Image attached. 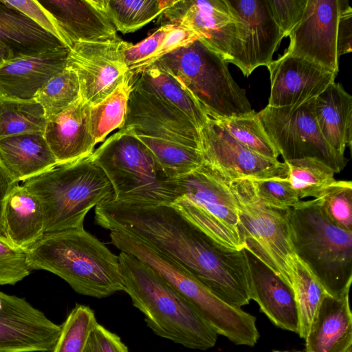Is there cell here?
<instances>
[{"mask_svg": "<svg viewBox=\"0 0 352 352\" xmlns=\"http://www.w3.org/2000/svg\"><path fill=\"white\" fill-rule=\"evenodd\" d=\"M352 41V9L347 1H342L338 28V56L350 53Z\"/></svg>", "mask_w": 352, "mask_h": 352, "instance_id": "7dc6e473", "label": "cell"}, {"mask_svg": "<svg viewBox=\"0 0 352 352\" xmlns=\"http://www.w3.org/2000/svg\"><path fill=\"white\" fill-rule=\"evenodd\" d=\"M80 98L78 76L67 65L38 91L34 99L41 105L49 120L63 112Z\"/></svg>", "mask_w": 352, "mask_h": 352, "instance_id": "e575fe53", "label": "cell"}, {"mask_svg": "<svg viewBox=\"0 0 352 352\" xmlns=\"http://www.w3.org/2000/svg\"><path fill=\"white\" fill-rule=\"evenodd\" d=\"M173 76L214 120L239 117L254 110L227 63L199 39L155 62Z\"/></svg>", "mask_w": 352, "mask_h": 352, "instance_id": "ba28073f", "label": "cell"}, {"mask_svg": "<svg viewBox=\"0 0 352 352\" xmlns=\"http://www.w3.org/2000/svg\"><path fill=\"white\" fill-rule=\"evenodd\" d=\"M95 219L104 228L124 231L153 247L226 302H234L246 289L245 250L219 244L172 204L111 199L95 207Z\"/></svg>", "mask_w": 352, "mask_h": 352, "instance_id": "6da1fadb", "label": "cell"}, {"mask_svg": "<svg viewBox=\"0 0 352 352\" xmlns=\"http://www.w3.org/2000/svg\"><path fill=\"white\" fill-rule=\"evenodd\" d=\"M0 162L16 183L24 182L57 165L43 132L0 139Z\"/></svg>", "mask_w": 352, "mask_h": 352, "instance_id": "d4e9b609", "label": "cell"}, {"mask_svg": "<svg viewBox=\"0 0 352 352\" xmlns=\"http://www.w3.org/2000/svg\"><path fill=\"white\" fill-rule=\"evenodd\" d=\"M173 25L164 24L143 41L135 45L131 43L124 50V60L129 71L136 74L153 63L166 35Z\"/></svg>", "mask_w": 352, "mask_h": 352, "instance_id": "60d3db41", "label": "cell"}, {"mask_svg": "<svg viewBox=\"0 0 352 352\" xmlns=\"http://www.w3.org/2000/svg\"><path fill=\"white\" fill-rule=\"evenodd\" d=\"M82 352H129L116 334L97 324L90 331Z\"/></svg>", "mask_w": 352, "mask_h": 352, "instance_id": "ee69618b", "label": "cell"}, {"mask_svg": "<svg viewBox=\"0 0 352 352\" xmlns=\"http://www.w3.org/2000/svg\"><path fill=\"white\" fill-rule=\"evenodd\" d=\"M294 252L327 294L349 295L352 281V231L333 223L318 199L286 210Z\"/></svg>", "mask_w": 352, "mask_h": 352, "instance_id": "277c9868", "label": "cell"}, {"mask_svg": "<svg viewBox=\"0 0 352 352\" xmlns=\"http://www.w3.org/2000/svg\"><path fill=\"white\" fill-rule=\"evenodd\" d=\"M12 58H14L12 52L0 41V65Z\"/></svg>", "mask_w": 352, "mask_h": 352, "instance_id": "681fc988", "label": "cell"}, {"mask_svg": "<svg viewBox=\"0 0 352 352\" xmlns=\"http://www.w3.org/2000/svg\"><path fill=\"white\" fill-rule=\"evenodd\" d=\"M284 162L287 166V179L300 200L318 198L336 180L335 170L318 158L290 160Z\"/></svg>", "mask_w": 352, "mask_h": 352, "instance_id": "d6a6232c", "label": "cell"}, {"mask_svg": "<svg viewBox=\"0 0 352 352\" xmlns=\"http://www.w3.org/2000/svg\"><path fill=\"white\" fill-rule=\"evenodd\" d=\"M263 129L284 161L318 158L336 173L346 166L345 157L336 154L327 143L315 116V98L282 107L267 105L258 113Z\"/></svg>", "mask_w": 352, "mask_h": 352, "instance_id": "8fae6325", "label": "cell"}, {"mask_svg": "<svg viewBox=\"0 0 352 352\" xmlns=\"http://www.w3.org/2000/svg\"><path fill=\"white\" fill-rule=\"evenodd\" d=\"M271 91L268 106L282 107L316 98L337 74L304 58L284 53L267 67Z\"/></svg>", "mask_w": 352, "mask_h": 352, "instance_id": "d6986e66", "label": "cell"}, {"mask_svg": "<svg viewBox=\"0 0 352 352\" xmlns=\"http://www.w3.org/2000/svg\"><path fill=\"white\" fill-rule=\"evenodd\" d=\"M342 0H307L303 16L289 33L285 53L298 56L338 74V21Z\"/></svg>", "mask_w": 352, "mask_h": 352, "instance_id": "9a60e30c", "label": "cell"}, {"mask_svg": "<svg viewBox=\"0 0 352 352\" xmlns=\"http://www.w3.org/2000/svg\"><path fill=\"white\" fill-rule=\"evenodd\" d=\"M118 260L124 292L157 336L192 349L205 351L215 345L218 334L154 270L123 252Z\"/></svg>", "mask_w": 352, "mask_h": 352, "instance_id": "3957f363", "label": "cell"}, {"mask_svg": "<svg viewBox=\"0 0 352 352\" xmlns=\"http://www.w3.org/2000/svg\"><path fill=\"white\" fill-rule=\"evenodd\" d=\"M130 44L118 36L104 42H78L70 48L67 66L76 73L80 98L90 106L104 100L129 72L123 51Z\"/></svg>", "mask_w": 352, "mask_h": 352, "instance_id": "5bb4252c", "label": "cell"}, {"mask_svg": "<svg viewBox=\"0 0 352 352\" xmlns=\"http://www.w3.org/2000/svg\"><path fill=\"white\" fill-rule=\"evenodd\" d=\"M199 134L204 161L222 172L254 179L287 177L285 162L252 151L214 119L210 118Z\"/></svg>", "mask_w": 352, "mask_h": 352, "instance_id": "e0dca14e", "label": "cell"}, {"mask_svg": "<svg viewBox=\"0 0 352 352\" xmlns=\"http://www.w3.org/2000/svg\"><path fill=\"white\" fill-rule=\"evenodd\" d=\"M299 313V333L305 339L315 312L326 294L307 266L298 257L291 279Z\"/></svg>", "mask_w": 352, "mask_h": 352, "instance_id": "d590c367", "label": "cell"}, {"mask_svg": "<svg viewBox=\"0 0 352 352\" xmlns=\"http://www.w3.org/2000/svg\"><path fill=\"white\" fill-rule=\"evenodd\" d=\"M30 270L25 250L0 239V285H15Z\"/></svg>", "mask_w": 352, "mask_h": 352, "instance_id": "b9f144b4", "label": "cell"}, {"mask_svg": "<svg viewBox=\"0 0 352 352\" xmlns=\"http://www.w3.org/2000/svg\"><path fill=\"white\" fill-rule=\"evenodd\" d=\"M90 157L108 177L114 201L173 204L182 197L177 180L129 128L108 138Z\"/></svg>", "mask_w": 352, "mask_h": 352, "instance_id": "52a82bcc", "label": "cell"}, {"mask_svg": "<svg viewBox=\"0 0 352 352\" xmlns=\"http://www.w3.org/2000/svg\"><path fill=\"white\" fill-rule=\"evenodd\" d=\"M272 352H289V351H274ZM300 352V351H299Z\"/></svg>", "mask_w": 352, "mask_h": 352, "instance_id": "f907efd6", "label": "cell"}, {"mask_svg": "<svg viewBox=\"0 0 352 352\" xmlns=\"http://www.w3.org/2000/svg\"><path fill=\"white\" fill-rule=\"evenodd\" d=\"M237 20L234 43L227 63L249 76L259 66L267 67L285 37L274 20L268 0H226Z\"/></svg>", "mask_w": 352, "mask_h": 352, "instance_id": "7c38bea8", "label": "cell"}, {"mask_svg": "<svg viewBox=\"0 0 352 352\" xmlns=\"http://www.w3.org/2000/svg\"><path fill=\"white\" fill-rule=\"evenodd\" d=\"M90 104L81 98L47 120L43 132L57 164L89 157L96 145L89 124Z\"/></svg>", "mask_w": 352, "mask_h": 352, "instance_id": "603a6c76", "label": "cell"}, {"mask_svg": "<svg viewBox=\"0 0 352 352\" xmlns=\"http://www.w3.org/2000/svg\"><path fill=\"white\" fill-rule=\"evenodd\" d=\"M199 38V36L192 30L174 24L172 29L166 35L160 50L154 58L153 63L163 56L179 47L188 45Z\"/></svg>", "mask_w": 352, "mask_h": 352, "instance_id": "bcb514c9", "label": "cell"}, {"mask_svg": "<svg viewBox=\"0 0 352 352\" xmlns=\"http://www.w3.org/2000/svg\"><path fill=\"white\" fill-rule=\"evenodd\" d=\"M60 331L25 298L0 291V352H52Z\"/></svg>", "mask_w": 352, "mask_h": 352, "instance_id": "2e32d148", "label": "cell"}, {"mask_svg": "<svg viewBox=\"0 0 352 352\" xmlns=\"http://www.w3.org/2000/svg\"><path fill=\"white\" fill-rule=\"evenodd\" d=\"M0 41L10 49L14 58L67 46L6 0H0Z\"/></svg>", "mask_w": 352, "mask_h": 352, "instance_id": "83f0119b", "label": "cell"}, {"mask_svg": "<svg viewBox=\"0 0 352 352\" xmlns=\"http://www.w3.org/2000/svg\"><path fill=\"white\" fill-rule=\"evenodd\" d=\"M347 352H352V347L350 348Z\"/></svg>", "mask_w": 352, "mask_h": 352, "instance_id": "816d5d0a", "label": "cell"}, {"mask_svg": "<svg viewBox=\"0 0 352 352\" xmlns=\"http://www.w3.org/2000/svg\"><path fill=\"white\" fill-rule=\"evenodd\" d=\"M22 185L41 204L45 233L83 227L88 212L114 195L108 177L90 156L57 164Z\"/></svg>", "mask_w": 352, "mask_h": 352, "instance_id": "8992f818", "label": "cell"}, {"mask_svg": "<svg viewBox=\"0 0 352 352\" xmlns=\"http://www.w3.org/2000/svg\"><path fill=\"white\" fill-rule=\"evenodd\" d=\"M25 251L30 270L53 273L80 294L102 298L124 289L118 256L84 227L45 233Z\"/></svg>", "mask_w": 352, "mask_h": 352, "instance_id": "7a4b0ae2", "label": "cell"}, {"mask_svg": "<svg viewBox=\"0 0 352 352\" xmlns=\"http://www.w3.org/2000/svg\"><path fill=\"white\" fill-rule=\"evenodd\" d=\"M245 250V249H244ZM250 272V297L277 327L299 333V313L292 287L245 250Z\"/></svg>", "mask_w": 352, "mask_h": 352, "instance_id": "7402d4cb", "label": "cell"}, {"mask_svg": "<svg viewBox=\"0 0 352 352\" xmlns=\"http://www.w3.org/2000/svg\"><path fill=\"white\" fill-rule=\"evenodd\" d=\"M250 179L256 195L269 207L285 210L300 201L287 177Z\"/></svg>", "mask_w": 352, "mask_h": 352, "instance_id": "ab89813d", "label": "cell"}, {"mask_svg": "<svg viewBox=\"0 0 352 352\" xmlns=\"http://www.w3.org/2000/svg\"><path fill=\"white\" fill-rule=\"evenodd\" d=\"M318 199L327 217L340 228L352 231V182L336 180Z\"/></svg>", "mask_w": 352, "mask_h": 352, "instance_id": "f35d334b", "label": "cell"}, {"mask_svg": "<svg viewBox=\"0 0 352 352\" xmlns=\"http://www.w3.org/2000/svg\"><path fill=\"white\" fill-rule=\"evenodd\" d=\"M168 22L195 32L227 63L234 43L237 20L226 0H179L160 14Z\"/></svg>", "mask_w": 352, "mask_h": 352, "instance_id": "ac0fdd59", "label": "cell"}, {"mask_svg": "<svg viewBox=\"0 0 352 352\" xmlns=\"http://www.w3.org/2000/svg\"><path fill=\"white\" fill-rule=\"evenodd\" d=\"M315 116L327 143L344 158L352 142V96L340 83H331L315 98Z\"/></svg>", "mask_w": 352, "mask_h": 352, "instance_id": "484cf974", "label": "cell"}, {"mask_svg": "<svg viewBox=\"0 0 352 352\" xmlns=\"http://www.w3.org/2000/svg\"><path fill=\"white\" fill-rule=\"evenodd\" d=\"M98 324L94 311L76 304L61 325V331L52 352H82L90 331Z\"/></svg>", "mask_w": 352, "mask_h": 352, "instance_id": "74e56055", "label": "cell"}, {"mask_svg": "<svg viewBox=\"0 0 352 352\" xmlns=\"http://www.w3.org/2000/svg\"><path fill=\"white\" fill-rule=\"evenodd\" d=\"M134 74L125 75L118 86L98 104L91 106L89 124L96 144L124 124L127 104L133 84Z\"/></svg>", "mask_w": 352, "mask_h": 352, "instance_id": "f546056e", "label": "cell"}, {"mask_svg": "<svg viewBox=\"0 0 352 352\" xmlns=\"http://www.w3.org/2000/svg\"><path fill=\"white\" fill-rule=\"evenodd\" d=\"M50 16L65 45L104 42L118 37L99 0H37Z\"/></svg>", "mask_w": 352, "mask_h": 352, "instance_id": "ffe728a7", "label": "cell"}, {"mask_svg": "<svg viewBox=\"0 0 352 352\" xmlns=\"http://www.w3.org/2000/svg\"><path fill=\"white\" fill-rule=\"evenodd\" d=\"M176 180L182 197L172 205L219 244L232 250L243 249L238 201L228 177L204 162Z\"/></svg>", "mask_w": 352, "mask_h": 352, "instance_id": "30bf717a", "label": "cell"}, {"mask_svg": "<svg viewBox=\"0 0 352 352\" xmlns=\"http://www.w3.org/2000/svg\"><path fill=\"white\" fill-rule=\"evenodd\" d=\"M123 127L131 129L136 135L165 140L200 150L197 126L160 98L137 74H134Z\"/></svg>", "mask_w": 352, "mask_h": 352, "instance_id": "4fadbf2b", "label": "cell"}, {"mask_svg": "<svg viewBox=\"0 0 352 352\" xmlns=\"http://www.w3.org/2000/svg\"><path fill=\"white\" fill-rule=\"evenodd\" d=\"M137 136L171 179H176L192 172L204 162L199 149L165 140Z\"/></svg>", "mask_w": 352, "mask_h": 352, "instance_id": "836d02e7", "label": "cell"}, {"mask_svg": "<svg viewBox=\"0 0 352 352\" xmlns=\"http://www.w3.org/2000/svg\"><path fill=\"white\" fill-rule=\"evenodd\" d=\"M222 173L228 177L238 201L243 248L291 287L297 256L291 241L286 210L264 204L256 195L249 177Z\"/></svg>", "mask_w": 352, "mask_h": 352, "instance_id": "9c48e42d", "label": "cell"}, {"mask_svg": "<svg viewBox=\"0 0 352 352\" xmlns=\"http://www.w3.org/2000/svg\"><path fill=\"white\" fill-rule=\"evenodd\" d=\"M70 48L61 46L38 54L14 58L0 65V97L32 100L67 65Z\"/></svg>", "mask_w": 352, "mask_h": 352, "instance_id": "44dd1931", "label": "cell"}, {"mask_svg": "<svg viewBox=\"0 0 352 352\" xmlns=\"http://www.w3.org/2000/svg\"><path fill=\"white\" fill-rule=\"evenodd\" d=\"M136 74L160 98L185 114L199 130L209 120L210 118L190 93L156 63Z\"/></svg>", "mask_w": 352, "mask_h": 352, "instance_id": "f1b7e54d", "label": "cell"}, {"mask_svg": "<svg viewBox=\"0 0 352 352\" xmlns=\"http://www.w3.org/2000/svg\"><path fill=\"white\" fill-rule=\"evenodd\" d=\"M3 219L8 240L16 248L25 250L45 234L41 204L23 185L16 184L7 195Z\"/></svg>", "mask_w": 352, "mask_h": 352, "instance_id": "4316f807", "label": "cell"}, {"mask_svg": "<svg viewBox=\"0 0 352 352\" xmlns=\"http://www.w3.org/2000/svg\"><path fill=\"white\" fill-rule=\"evenodd\" d=\"M111 243L154 270L188 302L218 334L237 345L253 346L259 338L255 316L214 295L179 264L138 238L110 230Z\"/></svg>", "mask_w": 352, "mask_h": 352, "instance_id": "5b68a950", "label": "cell"}, {"mask_svg": "<svg viewBox=\"0 0 352 352\" xmlns=\"http://www.w3.org/2000/svg\"><path fill=\"white\" fill-rule=\"evenodd\" d=\"M100 4L116 31L135 32L160 15L175 1L99 0Z\"/></svg>", "mask_w": 352, "mask_h": 352, "instance_id": "4dcf8cb0", "label": "cell"}, {"mask_svg": "<svg viewBox=\"0 0 352 352\" xmlns=\"http://www.w3.org/2000/svg\"><path fill=\"white\" fill-rule=\"evenodd\" d=\"M6 1L10 6L20 10L43 30L51 33L64 43L54 22L37 0H6Z\"/></svg>", "mask_w": 352, "mask_h": 352, "instance_id": "f6af8a7d", "label": "cell"}, {"mask_svg": "<svg viewBox=\"0 0 352 352\" xmlns=\"http://www.w3.org/2000/svg\"><path fill=\"white\" fill-rule=\"evenodd\" d=\"M272 17L285 37L301 21L307 0H268Z\"/></svg>", "mask_w": 352, "mask_h": 352, "instance_id": "7bdbcfd3", "label": "cell"}, {"mask_svg": "<svg viewBox=\"0 0 352 352\" xmlns=\"http://www.w3.org/2000/svg\"><path fill=\"white\" fill-rule=\"evenodd\" d=\"M16 184L0 162V239L9 243L3 226V206L7 195Z\"/></svg>", "mask_w": 352, "mask_h": 352, "instance_id": "c3c4849f", "label": "cell"}, {"mask_svg": "<svg viewBox=\"0 0 352 352\" xmlns=\"http://www.w3.org/2000/svg\"><path fill=\"white\" fill-rule=\"evenodd\" d=\"M237 141L255 153L278 160L279 154L263 129L254 111L239 117L215 120Z\"/></svg>", "mask_w": 352, "mask_h": 352, "instance_id": "8d00e7d4", "label": "cell"}, {"mask_svg": "<svg viewBox=\"0 0 352 352\" xmlns=\"http://www.w3.org/2000/svg\"><path fill=\"white\" fill-rule=\"evenodd\" d=\"M47 120L34 99L0 97V139L32 132H44Z\"/></svg>", "mask_w": 352, "mask_h": 352, "instance_id": "1f68e13d", "label": "cell"}, {"mask_svg": "<svg viewBox=\"0 0 352 352\" xmlns=\"http://www.w3.org/2000/svg\"><path fill=\"white\" fill-rule=\"evenodd\" d=\"M306 352H347L352 347V316L349 295L325 294L305 338Z\"/></svg>", "mask_w": 352, "mask_h": 352, "instance_id": "cb8c5ba5", "label": "cell"}]
</instances>
